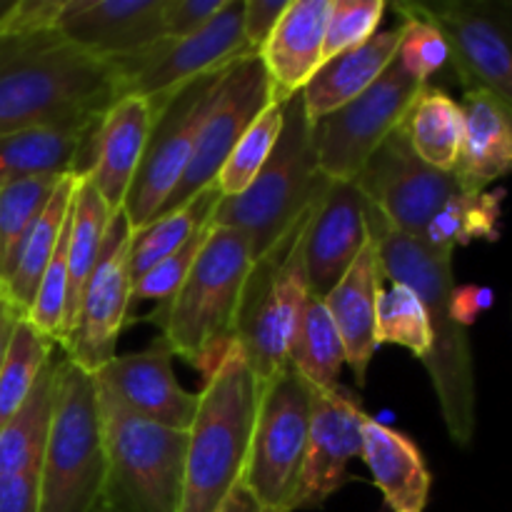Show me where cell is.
Wrapping results in <instances>:
<instances>
[{
  "instance_id": "33",
  "label": "cell",
  "mask_w": 512,
  "mask_h": 512,
  "mask_svg": "<svg viewBox=\"0 0 512 512\" xmlns=\"http://www.w3.org/2000/svg\"><path fill=\"white\" fill-rule=\"evenodd\" d=\"M288 365L313 390L340 388L338 380L345 365V348L338 328L325 308V300L310 295L298 333L290 345Z\"/></svg>"
},
{
  "instance_id": "10",
  "label": "cell",
  "mask_w": 512,
  "mask_h": 512,
  "mask_svg": "<svg viewBox=\"0 0 512 512\" xmlns=\"http://www.w3.org/2000/svg\"><path fill=\"white\" fill-rule=\"evenodd\" d=\"M310 428V385L293 368L260 385L243 483L268 508L295 512Z\"/></svg>"
},
{
  "instance_id": "27",
  "label": "cell",
  "mask_w": 512,
  "mask_h": 512,
  "mask_svg": "<svg viewBox=\"0 0 512 512\" xmlns=\"http://www.w3.org/2000/svg\"><path fill=\"white\" fill-rule=\"evenodd\" d=\"M398 45L400 28L385 30V33H375L360 48L348 50V53L320 65L318 73L300 90L310 123L363 95L393 63L398 55Z\"/></svg>"
},
{
  "instance_id": "19",
  "label": "cell",
  "mask_w": 512,
  "mask_h": 512,
  "mask_svg": "<svg viewBox=\"0 0 512 512\" xmlns=\"http://www.w3.org/2000/svg\"><path fill=\"white\" fill-rule=\"evenodd\" d=\"M58 30L80 50L113 65L165 38L163 0H63Z\"/></svg>"
},
{
  "instance_id": "16",
  "label": "cell",
  "mask_w": 512,
  "mask_h": 512,
  "mask_svg": "<svg viewBox=\"0 0 512 512\" xmlns=\"http://www.w3.org/2000/svg\"><path fill=\"white\" fill-rule=\"evenodd\" d=\"M270 103H273V90H270L268 73L258 55H250V58L235 63L203 130H200L193 158H190L183 178L175 185L158 215L180 208L193 200L200 190L213 185L238 140Z\"/></svg>"
},
{
  "instance_id": "38",
  "label": "cell",
  "mask_w": 512,
  "mask_h": 512,
  "mask_svg": "<svg viewBox=\"0 0 512 512\" xmlns=\"http://www.w3.org/2000/svg\"><path fill=\"white\" fill-rule=\"evenodd\" d=\"M283 118L285 103L273 100V103L255 118V123L245 130L243 138L238 140V145H235L233 153L228 155L225 165L220 168L218 178H215V185H218L223 198H233V195L243 193V190L253 183L255 175L263 170L265 160L270 158V153H273L275 143H278L280 138Z\"/></svg>"
},
{
  "instance_id": "39",
  "label": "cell",
  "mask_w": 512,
  "mask_h": 512,
  "mask_svg": "<svg viewBox=\"0 0 512 512\" xmlns=\"http://www.w3.org/2000/svg\"><path fill=\"white\" fill-rule=\"evenodd\" d=\"M393 10L403 18L398 45L400 65L408 70L410 78L428 85V80L450 63L448 40L430 20L410 13L403 3H393Z\"/></svg>"
},
{
  "instance_id": "46",
  "label": "cell",
  "mask_w": 512,
  "mask_h": 512,
  "mask_svg": "<svg viewBox=\"0 0 512 512\" xmlns=\"http://www.w3.org/2000/svg\"><path fill=\"white\" fill-rule=\"evenodd\" d=\"M215 512H280V510H273L268 508V505L260 503V500L253 495V490H250L248 485L243 483V478H240L238 483L230 488V493L225 495L223 503L215 508Z\"/></svg>"
},
{
  "instance_id": "47",
  "label": "cell",
  "mask_w": 512,
  "mask_h": 512,
  "mask_svg": "<svg viewBox=\"0 0 512 512\" xmlns=\"http://www.w3.org/2000/svg\"><path fill=\"white\" fill-rule=\"evenodd\" d=\"M25 318L23 310L8 298V295H0V370H3L5 363V353H8L10 338H13L15 328H18L20 320Z\"/></svg>"
},
{
  "instance_id": "24",
  "label": "cell",
  "mask_w": 512,
  "mask_h": 512,
  "mask_svg": "<svg viewBox=\"0 0 512 512\" xmlns=\"http://www.w3.org/2000/svg\"><path fill=\"white\" fill-rule=\"evenodd\" d=\"M153 120V103L140 95H125L103 115L95 140L93 170L88 178L93 180L110 210H120L125 205L148 148Z\"/></svg>"
},
{
  "instance_id": "43",
  "label": "cell",
  "mask_w": 512,
  "mask_h": 512,
  "mask_svg": "<svg viewBox=\"0 0 512 512\" xmlns=\"http://www.w3.org/2000/svg\"><path fill=\"white\" fill-rule=\"evenodd\" d=\"M290 0H243V33L248 48L258 55L278 20L288 10Z\"/></svg>"
},
{
  "instance_id": "35",
  "label": "cell",
  "mask_w": 512,
  "mask_h": 512,
  "mask_svg": "<svg viewBox=\"0 0 512 512\" xmlns=\"http://www.w3.org/2000/svg\"><path fill=\"white\" fill-rule=\"evenodd\" d=\"M55 345L58 343L35 328L28 318L20 320L10 338L3 370H0V428L35 388L45 365L53 360Z\"/></svg>"
},
{
  "instance_id": "3",
  "label": "cell",
  "mask_w": 512,
  "mask_h": 512,
  "mask_svg": "<svg viewBox=\"0 0 512 512\" xmlns=\"http://www.w3.org/2000/svg\"><path fill=\"white\" fill-rule=\"evenodd\" d=\"M253 263L245 233L213 223L185 283L150 313L173 355L193 365L205 383L233 350L240 300Z\"/></svg>"
},
{
  "instance_id": "14",
  "label": "cell",
  "mask_w": 512,
  "mask_h": 512,
  "mask_svg": "<svg viewBox=\"0 0 512 512\" xmlns=\"http://www.w3.org/2000/svg\"><path fill=\"white\" fill-rule=\"evenodd\" d=\"M130 245L133 225L120 208L110 218L103 250L85 283L70 335L63 345L65 358L90 375L98 373L118 355L115 348L120 333L128 325V310L133 303Z\"/></svg>"
},
{
  "instance_id": "1",
  "label": "cell",
  "mask_w": 512,
  "mask_h": 512,
  "mask_svg": "<svg viewBox=\"0 0 512 512\" xmlns=\"http://www.w3.org/2000/svg\"><path fill=\"white\" fill-rule=\"evenodd\" d=\"M63 0H15L0 15V138L100 120L120 100L103 60L58 30Z\"/></svg>"
},
{
  "instance_id": "12",
  "label": "cell",
  "mask_w": 512,
  "mask_h": 512,
  "mask_svg": "<svg viewBox=\"0 0 512 512\" xmlns=\"http://www.w3.org/2000/svg\"><path fill=\"white\" fill-rule=\"evenodd\" d=\"M250 55L255 53L245 43L243 0H225L223 10L190 38H163L110 68L118 78L120 98L140 95L158 100L190 80L228 68Z\"/></svg>"
},
{
  "instance_id": "30",
  "label": "cell",
  "mask_w": 512,
  "mask_h": 512,
  "mask_svg": "<svg viewBox=\"0 0 512 512\" xmlns=\"http://www.w3.org/2000/svg\"><path fill=\"white\" fill-rule=\"evenodd\" d=\"M75 185H78V178L60 180L53 198L48 200V205H45V210L40 213V218L35 220V225L30 228L28 238L20 245L18 255H15L13 270H10V275L3 283V293L23 310L25 318H28L30 308H33L40 280H43L45 268H48L50 258H53L60 233H63L65 223H68Z\"/></svg>"
},
{
  "instance_id": "21",
  "label": "cell",
  "mask_w": 512,
  "mask_h": 512,
  "mask_svg": "<svg viewBox=\"0 0 512 512\" xmlns=\"http://www.w3.org/2000/svg\"><path fill=\"white\" fill-rule=\"evenodd\" d=\"M100 120L40 125L0 138V188L28 178H83L95 160Z\"/></svg>"
},
{
  "instance_id": "44",
  "label": "cell",
  "mask_w": 512,
  "mask_h": 512,
  "mask_svg": "<svg viewBox=\"0 0 512 512\" xmlns=\"http://www.w3.org/2000/svg\"><path fill=\"white\" fill-rule=\"evenodd\" d=\"M0 512H40V468L0 475Z\"/></svg>"
},
{
  "instance_id": "48",
  "label": "cell",
  "mask_w": 512,
  "mask_h": 512,
  "mask_svg": "<svg viewBox=\"0 0 512 512\" xmlns=\"http://www.w3.org/2000/svg\"><path fill=\"white\" fill-rule=\"evenodd\" d=\"M5 8H8V3H0V15H3Z\"/></svg>"
},
{
  "instance_id": "2",
  "label": "cell",
  "mask_w": 512,
  "mask_h": 512,
  "mask_svg": "<svg viewBox=\"0 0 512 512\" xmlns=\"http://www.w3.org/2000/svg\"><path fill=\"white\" fill-rule=\"evenodd\" d=\"M368 230L378 245L380 270L390 283H403L423 300L433 328V350L423 360L450 438L470 445L475 435V370L468 330L450 315L453 258L433 253L418 238L395 230L383 215L365 203Z\"/></svg>"
},
{
  "instance_id": "18",
  "label": "cell",
  "mask_w": 512,
  "mask_h": 512,
  "mask_svg": "<svg viewBox=\"0 0 512 512\" xmlns=\"http://www.w3.org/2000/svg\"><path fill=\"white\" fill-rule=\"evenodd\" d=\"M98 390L133 415L188 430L198 410V393H188L173 373V350L163 338H155L145 350L115 355L93 375Z\"/></svg>"
},
{
  "instance_id": "13",
  "label": "cell",
  "mask_w": 512,
  "mask_h": 512,
  "mask_svg": "<svg viewBox=\"0 0 512 512\" xmlns=\"http://www.w3.org/2000/svg\"><path fill=\"white\" fill-rule=\"evenodd\" d=\"M445 35L465 90H488L512 108V0H408Z\"/></svg>"
},
{
  "instance_id": "26",
  "label": "cell",
  "mask_w": 512,
  "mask_h": 512,
  "mask_svg": "<svg viewBox=\"0 0 512 512\" xmlns=\"http://www.w3.org/2000/svg\"><path fill=\"white\" fill-rule=\"evenodd\" d=\"M363 463L393 512H423L430 498V475L423 450L400 430L368 418L363 425Z\"/></svg>"
},
{
  "instance_id": "34",
  "label": "cell",
  "mask_w": 512,
  "mask_h": 512,
  "mask_svg": "<svg viewBox=\"0 0 512 512\" xmlns=\"http://www.w3.org/2000/svg\"><path fill=\"white\" fill-rule=\"evenodd\" d=\"M220 190L218 185H208L200 190L193 200H188L180 208L170 210V213L158 215L153 223L145 228L133 230V245H130V270H133V283L143 273H148L153 265L173 255L175 250L183 248L190 240V235L213 220L215 208L220 203Z\"/></svg>"
},
{
  "instance_id": "29",
  "label": "cell",
  "mask_w": 512,
  "mask_h": 512,
  "mask_svg": "<svg viewBox=\"0 0 512 512\" xmlns=\"http://www.w3.org/2000/svg\"><path fill=\"white\" fill-rule=\"evenodd\" d=\"M410 148L430 168L453 173L463 148V108L445 90L425 85L403 120Z\"/></svg>"
},
{
  "instance_id": "15",
  "label": "cell",
  "mask_w": 512,
  "mask_h": 512,
  "mask_svg": "<svg viewBox=\"0 0 512 512\" xmlns=\"http://www.w3.org/2000/svg\"><path fill=\"white\" fill-rule=\"evenodd\" d=\"M353 183L370 208L410 238H420L438 210L463 190L455 173L430 168L413 153L403 128L370 155Z\"/></svg>"
},
{
  "instance_id": "7",
  "label": "cell",
  "mask_w": 512,
  "mask_h": 512,
  "mask_svg": "<svg viewBox=\"0 0 512 512\" xmlns=\"http://www.w3.org/2000/svg\"><path fill=\"white\" fill-rule=\"evenodd\" d=\"M98 398L108 465L105 512H180L185 430L133 415L103 390H98Z\"/></svg>"
},
{
  "instance_id": "28",
  "label": "cell",
  "mask_w": 512,
  "mask_h": 512,
  "mask_svg": "<svg viewBox=\"0 0 512 512\" xmlns=\"http://www.w3.org/2000/svg\"><path fill=\"white\" fill-rule=\"evenodd\" d=\"M58 390V358L53 355L25 403L0 428V475L38 470L55 415Z\"/></svg>"
},
{
  "instance_id": "6",
  "label": "cell",
  "mask_w": 512,
  "mask_h": 512,
  "mask_svg": "<svg viewBox=\"0 0 512 512\" xmlns=\"http://www.w3.org/2000/svg\"><path fill=\"white\" fill-rule=\"evenodd\" d=\"M105 470L95 378L63 355L53 428L40 463V512H105Z\"/></svg>"
},
{
  "instance_id": "42",
  "label": "cell",
  "mask_w": 512,
  "mask_h": 512,
  "mask_svg": "<svg viewBox=\"0 0 512 512\" xmlns=\"http://www.w3.org/2000/svg\"><path fill=\"white\" fill-rule=\"evenodd\" d=\"M225 0H163V33L183 40L203 30L223 10Z\"/></svg>"
},
{
  "instance_id": "8",
  "label": "cell",
  "mask_w": 512,
  "mask_h": 512,
  "mask_svg": "<svg viewBox=\"0 0 512 512\" xmlns=\"http://www.w3.org/2000/svg\"><path fill=\"white\" fill-rule=\"evenodd\" d=\"M315 208L280 243L255 260L245 280L235 343L260 385L288 368L290 345L310 300L305 235Z\"/></svg>"
},
{
  "instance_id": "40",
  "label": "cell",
  "mask_w": 512,
  "mask_h": 512,
  "mask_svg": "<svg viewBox=\"0 0 512 512\" xmlns=\"http://www.w3.org/2000/svg\"><path fill=\"white\" fill-rule=\"evenodd\" d=\"M385 0H330L323 63L368 43L383 20Z\"/></svg>"
},
{
  "instance_id": "4",
  "label": "cell",
  "mask_w": 512,
  "mask_h": 512,
  "mask_svg": "<svg viewBox=\"0 0 512 512\" xmlns=\"http://www.w3.org/2000/svg\"><path fill=\"white\" fill-rule=\"evenodd\" d=\"M260 383L238 343L198 393L185 430V480L180 512H215L243 478L258 413Z\"/></svg>"
},
{
  "instance_id": "20",
  "label": "cell",
  "mask_w": 512,
  "mask_h": 512,
  "mask_svg": "<svg viewBox=\"0 0 512 512\" xmlns=\"http://www.w3.org/2000/svg\"><path fill=\"white\" fill-rule=\"evenodd\" d=\"M370 240L365 198L355 183H330L305 235L310 295L325 300Z\"/></svg>"
},
{
  "instance_id": "49",
  "label": "cell",
  "mask_w": 512,
  "mask_h": 512,
  "mask_svg": "<svg viewBox=\"0 0 512 512\" xmlns=\"http://www.w3.org/2000/svg\"><path fill=\"white\" fill-rule=\"evenodd\" d=\"M0 295H3V280H0Z\"/></svg>"
},
{
  "instance_id": "25",
  "label": "cell",
  "mask_w": 512,
  "mask_h": 512,
  "mask_svg": "<svg viewBox=\"0 0 512 512\" xmlns=\"http://www.w3.org/2000/svg\"><path fill=\"white\" fill-rule=\"evenodd\" d=\"M463 148L455 178L463 190H488L490 183L512 173V108L488 90H465Z\"/></svg>"
},
{
  "instance_id": "41",
  "label": "cell",
  "mask_w": 512,
  "mask_h": 512,
  "mask_svg": "<svg viewBox=\"0 0 512 512\" xmlns=\"http://www.w3.org/2000/svg\"><path fill=\"white\" fill-rule=\"evenodd\" d=\"M210 225L213 220H208L205 225H200L193 235H190L188 243L180 250H175L173 255H168L165 260H160L158 265L148 270V273L140 275L133 283V303H143V300H155L158 305L168 303L175 293L180 290V285L185 283L188 273L193 270L195 260H198L200 248H203L205 238L210 233Z\"/></svg>"
},
{
  "instance_id": "32",
  "label": "cell",
  "mask_w": 512,
  "mask_h": 512,
  "mask_svg": "<svg viewBox=\"0 0 512 512\" xmlns=\"http://www.w3.org/2000/svg\"><path fill=\"white\" fill-rule=\"evenodd\" d=\"M505 190H460L438 210L428 228L420 235V243L428 250L453 258L455 248L470 245L473 240L495 243L500 238V215H503Z\"/></svg>"
},
{
  "instance_id": "9",
  "label": "cell",
  "mask_w": 512,
  "mask_h": 512,
  "mask_svg": "<svg viewBox=\"0 0 512 512\" xmlns=\"http://www.w3.org/2000/svg\"><path fill=\"white\" fill-rule=\"evenodd\" d=\"M230 70L233 65L190 80L163 98L150 100L155 120L150 128L148 148H145L143 163L135 173L123 205L133 230L153 223L175 185L180 183L190 158H193L200 130L208 120Z\"/></svg>"
},
{
  "instance_id": "36",
  "label": "cell",
  "mask_w": 512,
  "mask_h": 512,
  "mask_svg": "<svg viewBox=\"0 0 512 512\" xmlns=\"http://www.w3.org/2000/svg\"><path fill=\"white\" fill-rule=\"evenodd\" d=\"M73 178V175H70ZM63 178H28L0 188V280L10 275L20 245Z\"/></svg>"
},
{
  "instance_id": "37",
  "label": "cell",
  "mask_w": 512,
  "mask_h": 512,
  "mask_svg": "<svg viewBox=\"0 0 512 512\" xmlns=\"http://www.w3.org/2000/svg\"><path fill=\"white\" fill-rule=\"evenodd\" d=\"M378 345H400L425 360L433 350V328L423 300L403 283H393L378 298L375 315Z\"/></svg>"
},
{
  "instance_id": "5",
  "label": "cell",
  "mask_w": 512,
  "mask_h": 512,
  "mask_svg": "<svg viewBox=\"0 0 512 512\" xmlns=\"http://www.w3.org/2000/svg\"><path fill=\"white\" fill-rule=\"evenodd\" d=\"M328 188L330 180L315 158L313 123L298 93L285 100L283 130L263 170L240 195L220 198L213 223L245 233L258 260L323 200Z\"/></svg>"
},
{
  "instance_id": "31",
  "label": "cell",
  "mask_w": 512,
  "mask_h": 512,
  "mask_svg": "<svg viewBox=\"0 0 512 512\" xmlns=\"http://www.w3.org/2000/svg\"><path fill=\"white\" fill-rule=\"evenodd\" d=\"M115 210L105 203L103 195L93 185L88 175L78 178L73 205H70V230H68V313H65V340L70 335L75 310L85 283L93 273L95 263L103 250L105 233ZM65 345V343H63ZM60 345V348H63Z\"/></svg>"
},
{
  "instance_id": "23",
  "label": "cell",
  "mask_w": 512,
  "mask_h": 512,
  "mask_svg": "<svg viewBox=\"0 0 512 512\" xmlns=\"http://www.w3.org/2000/svg\"><path fill=\"white\" fill-rule=\"evenodd\" d=\"M383 280L378 245L370 235V240L360 250L348 273L325 298V308H328L340 340H343L345 365L353 370L358 385H365V380H368L370 360H373L375 350L380 348L378 333H375V315H378Z\"/></svg>"
},
{
  "instance_id": "11",
  "label": "cell",
  "mask_w": 512,
  "mask_h": 512,
  "mask_svg": "<svg viewBox=\"0 0 512 512\" xmlns=\"http://www.w3.org/2000/svg\"><path fill=\"white\" fill-rule=\"evenodd\" d=\"M423 88L395 55L388 70L363 95L315 120L313 148L320 173L330 183H353L370 155L403 125Z\"/></svg>"
},
{
  "instance_id": "45",
  "label": "cell",
  "mask_w": 512,
  "mask_h": 512,
  "mask_svg": "<svg viewBox=\"0 0 512 512\" xmlns=\"http://www.w3.org/2000/svg\"><path fill=\"white\" fill-rule=\"evenodd\" d=\"M495 305V290L488 285H455L450 295V315L460 328L468 330L483 313Z\"/></svg>"
},
{
  "instance_id": "22",
  "label": "cell",
  "mask_w": 512,
  "mask_h": 512,
  "mask_svg": "<svg viewBox=\"0 0 512 512\" xmlns=\"http://www.w3.org/2000/svg\"><path fill=\"white\" fill-rule=\"evenodd\" d=\"M328 10L330 0H290L283 18L258 50L278 103L298 95L323 65Z\"/></svg>"
},
{
  "instance_id": "17",
  "label": "cell",
  "mask_w": 512,
  "mask_h": 512,
  "mask_svg": "<svg viewBox=\"0 0 512 512\" xmlns=\"http://www.w3.org/2000/svg\"><path fill=\"white\" fill-rule=\"evenodd\" d=\"M368 415L343 385L335 390L310 388V428L295 510H318L348 483V463L363 453Z\"/></svg>"
}]
</instances>
